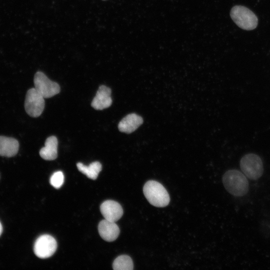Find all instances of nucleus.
<instances>
[{
  "instance_id": "nucleus-14",
  "label": "nucleus",
  "mask_w": 270,
  "mask_h": 270,
  "mask_svg": "<svg viewBox=\"0 0 270 270\" xmlns=\"http://www.w3.org/2000/svg\"><path fill=\"white\" fill-rule=\"evenodd\" d=\"M76 166L80 172L92 180H96L102 168V164L98 162H92L88 166L84 165L82 162H78Z\"/></svg>"
},
{
  "instance_id": "nucleus-8",
  "label": "nucleus",
  "mask_w": 270,
  "mask_h": 270,
  "mask_svg": "<svg viewBox=\"0 0 270 270\" xmlns=\"http://www.w3.org/2000/svg\"><path fill=\"white\" fill-rule=\"evenodd\" d=\"M100 210L104 219L113 222L118 220L123 214L120 204L112 200L104 202L100 205Z\"/></svg>"
},
{
  "instance_id": "nucleus-6",
  "label": "nucleus",
  "mask_w": 270,
  "mask_h": 270,
  "mask_svg": "<svg viewBox=\"0 0 270 270\" xmlns=\"http://www.w3.org/2000/svg\"><path fill=\"white\" fill-rule=\"evenodd\" d=\"M44 98L34 88L28 90L24 101V108L26 113L32 117L39 116L44 108Z\"/></svg>"
},
{
  "instance_id": "nucleus-17",
  "label": "nucleus",
  "mask_w": 270,
  "mask_h": 270,
  "mask_svg": "<svg viewBox=\"0 0 270 270\" xmlns=\"http://www.w3.org/2000/svg\"><path fill=\"white\" fill-rule=\"evenodd\" d=\"M2 224H1V223L0 222V236L2 233Z\"/></svg>"
},
{
  "instance_id": "nucleus-15",
  "label": "nucleus",
  "mask_w": 270,
  "mask_h": 270,
  "mask_svg": "<svg viewBox=\"0 0 270 270\" xmlns=\"http://www.w3.org/2000/svg\"><path fill=\"white\" fill-rule=\"evenodd\" d=\"M112 268L114 270H132L134 264L131 258L128 255H121L113 262Z\"/></svg>"
},
{
  "instance_id": "nucleus-4",
  "label": "nucleus",
  "mask_w": 270,
  "mask_h": 270,
  "mask_svg": "<svg viewBox=\"0 0 270 270\" xmlns=\"http://www.w3.org/2000/svg\"><path fill=\"white\" fill-rule=\"evenodd\" d=\"M240 167L244 175L250 180H258L263 173L262 160L256 154H248L244 155L240 160Z\"/></svg>"
},
{
  "instance_id": "nucleus-9",
  "label": "nucleus",
  "mask_w": 270,
  "mask_h": 270,
  "mask_svg": "<svg viewBox=\"0 0 270 270\" xmlns=\"http://www.w3.org/2000/svg\"><path fill=\"white\" fill-rule=\"evenodd\" d=\"M111 90L106 86H100L93 98L91 106L96 110H102L110 107L112 104Z\"/></svg>"
},
{
  "instance_id": "nucleus-11",
  "label": "nucleus",
  "mask_w": 270,
  "mask_h": 270,
  "mask_svg": "<svg viewBox=\"0 0 270 270\" xmlns=\"http://www.w3.org/2000/svg\"><path fill=\"white\" fill-rule=\"evenodd\" d=\"M143 122L142 118L134 113L124 116L119 122L118 128L120 132L130 134L136 130Z\"/></svg>"
},
{
  "instance_id": "nucleus-7",
  "label": "nucleus",
  "mask_w": 270,
  "mask_h": 270,
  "mask_svg": "<svg viewBox=\"0 0 270 270\" xmlns=\"http://www.w3.org/2000/svg\"><path fill=\"white\" fill-rule=\"evenodd\" d=\"M57 248V243L55 238L48 234H43L36 240L34 252L35 254L41 258L51 256Z\"/></svg>"
},
{
  "instance_id": "nucleus-1",
  "label": "nucleus",
  "mask_w": 270,
  "mask_h": 270,
  "mask_svg": "<svg viewBox=\"0 0 270 270\" xmlns=\"http://www.w3.org/2000/svg\"><path fill=\"white\" fill-rule=\"evenodd\" d=\"M222 182L226 190L236 196H243L248 191L249 184L246 176L236 170L226 172L222 176Z\"/></svg>"
},
{
  "instance_id": "nucleus-2",
  "label": "nucleus",
  "mask_w": 270,
  "mask_h": 270,
  "mask_svg": "<svg viewBox=\"0 0 270 270\" xmlns=\"http://www.w3.org/2000/svg\"><path fill=\"white\" fill-rule=\"evenodd\" d=\"M144 194L152 206L162 208L168 206L170 201L169 194L164 187L159 182L150 180L143 187Z\"/></svg>"
},
{
  "instance_id": "nucleus-16",
  "label": "nucleus",
  "mask_w": 270,
  "mask_h": 270,
  "mask_svg": "<svg viewBox=\"0 0 270 270\" xmlns=\"http://www.w3.org/2000/svg\"><path fill=\"white\" fill-rule=\"evenodd\" d=\"M50 184L54 188H60L64 182V175L62 172L58 171L54 172L50 178Z\"/></svg>"
},
{
  "instance_id": "nucleus-3",
  "label": "nucleus",
  "mask_w": 270,
  "mask_h": 270,
  "mask_svg": "<svg viewBox=\"0 0 270 270\" xmlns=\"http://www.w3.org/2000/svg\"><path fill=\"white\" fill-rule=\"evenodd\" d=\"M230 16L235 24L246 30L254 29L258 22L256 14L247 8L242 6H234L230 11Z\"/></svg>"
},
{
  "instance_id": "nucleus-13",
  "label": "nucleus",
  "mask_w": 270,
  "mask_h": 270,
  "mask_svg": "<svg viewBox=\"0 0 270 270\" xmlns=\"http://www.w3.org/2000/svg\"><path fill=\"white\" fill-rule=\"evenodd\" d=\"M58 141L55 136L48 138L45 142L44 146L40 150V156L44 160H52L58 156Z\"/></svg>"
},
{
  "instance_id": "nucleus-10",
  "label": "nucleus",
  "mask_w": 270,
  "mask_h": 270,
  "mask_svg": "<svg viewBox=\"0 0 270 270\" xmlns=\"http://www.w3.org/2000/svg\"><path fill=\"white\" fill-rule=\"evenodd\" d=\"M98 230L101 238L107 242L115 240L120 232V228L115 222L106 219L100 222Z\"/></svg>"
},
{
  "instance_id": "nucleus-12",
  "label": "nucleus",
  "mask_w": 270,
  "mask_h": 270,
  "mask_svg": "<svg viewBox=\"0 0 270 270\" xmlns=\"http://www.w3.org/2000/svg\"><path fill=\"white\" fill-rule=\"evenodd\" d=\"M19 144L15 138L0 136V156L12 157L18 152Z\"/></svg>"
},
{
  "instance_id": "nucleus-5",
  "label": "nucleus",
  "mask_w": 270,
  "mask_h": 270,
  "mask_svg": "<svg viewBox=\"0 0 270 270\" xmlns=\"http://www.w3.org/2000/svg\"><path fill=\"white\" fill-rule=\"evenodd\" d=\"M34 88L44 98H50L60 92V86L50 80L43 72H38L34 79Z\"/></svg>"
}]
</instances>
